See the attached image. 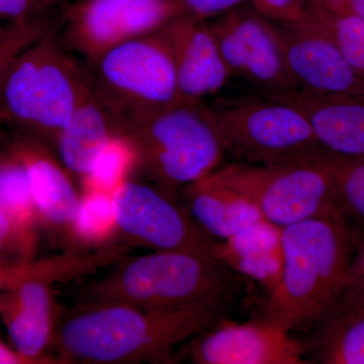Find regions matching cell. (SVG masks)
<instances>
[{
    "mask_svg": "<svg viewBox=\"0 0 364 364\" xmlns=\"http://www.w3.org/2000/svg\"><path fill=\"white\" fill-rule=\"evenodd\" d=\"M219 257L157 250L130 258L88 287L85 305L119 304L141 309L181 308L228 301L233 287Z\"/></svg>",
    "mask_w": 364,
    "mask_h": 364,
    "instance_id": "4",
    "label": "cell"
},
{
    "mask_svg": "<svg viewBox=\"0 0 364 364\" xmlns=\"http://www.w3.org/2000/svg\"><path fill=\"white\" fill-rule=\"evenodd\" d=\"M210 176L247 198L263 219L282 228L342 214L335 193L333 159L329 158L280 165L232 163Z\"/></svg>",
    "mask_w": 364,
    "mask_h": 364,
    "instance_id": "8",
    "label": "cell"
},
{
    "mask_svg": "<svg viewBox=\"0 0 364 364\" xmlns=\"http://www.w3.org/2000/svg\"><path fill=\"white\" fill-rule=\"evenodd\" d=\"M90 65L93 93L119 123L181 104L171 52L160 30L112 48Z\"/></svg>",
    "mask_w": 364,
    "mask_h": 364,
    "instance_id": "7",
    "label": "cell"
},
{
    "mask_svg": "<svg viewBox=\"0 0 364 364\" xmlns=\"http://www.w3.org/2000/svg\"><path fill=\"white\" fill-rule=\"evenodd\" d=\"M183 196L193 220L210 237L222 241L263 219L247 198L210 176L184 186Z\"/></svg>",
    "mask_w": 364,
    "mask_h": 364,
    "instance_id": "19",
    "label": "cell"
},
{
    "mask_svg": "<svg viewBox=\"0 0 364 364\" xmlns=\"http://www.w3.org/2000/svg\"><path fill=\"white\" fill-rule=\"evenodd\" d=\"M282 277L264 317L287 331L316 324L338 298L351 261V239L342 214L312 218L282 229Z\"/></svg>",
    "mask_w": 364,
    "mask_h": 364,
    "instance_id": "2",
    "label": "cell"
},
{
    "mask_svg": "<svg viewBox=\"0 0 364 364\" xmlns=\"http://www.w3.org/2000/svg\"><path fill=\"white\" fill-rule=\"evenodd\" d=\"M309 11L311 23L334 43L352 68L364 79V21L310 2Z\"/></svg>",
    "mask_w": 364,
    "mask_h": 364,
    "instance_id": "22",
    "label": "cell"
},
{
    "mask_svg": "<svg viewBox=\"0 0 364 364\" xmlns=\"http://www.w3.org/2000/svg\"><path fill=\"white\" fill-rule=\"evenodd\" d=\"M179 14L207 21L241 6L245 0H174Z\"/></svg>",
    "mask_w": 364,
    "mask_h": 364,
    "instance_id": "32",
    "label": "cell"
},
{
    "mask_svg": "<svg viewBox=\"0 0 364 364\" xmlns=\"http://www.w3.org/2000/svg\"><path fill=\"white\" fill-rule=\"evenodd\" d=\"M138 165V156L133 143L123 133L112 136L98 153L92 166L82 179L85 191L112 193L124 181L133 167Z\"/></svg>",
    "mask_w": 364,
    "mask_h": 364,
    "instance_id": "23",
    "label": "cell"
},
{
    "mask_svg": "<svg viewBox=\"0 0 364 364\" xmlns=\"http://www.w3.org/2000/svg\"><path fill=\"white\" fill-rule=\"evenodd\" d=\"M52 282L30 279L0 294V316L16 350L35 363H54L44 358L54 338L55 303Z\"/></svg>",
    "mask_w": 364,
    "mask_h": 364,
    "instance_id": "16",
    "label": "cell"
},
{
    "mask_svg": "<svg viewBox=\"0 0 364 364\" xmlns=\"http://www.w3.org/2000/svg\"><path fill=\"white\" fill-rule=\"evenodd\" d=\"M55 23L49 11L6 21L0 26V82L14 59Z\"/></svg>",
    "mask_w": 364,
    "mask_h": 364,
    "instance_id": "26",
    "label": "cell"
},
{
    "mask_svg": "<svg viewBox=\"0 0 364 364\" xmlns=\"http://www.w3.org/2000/svg\"><path fill=\"white\" fill-rule=\"evenodd\" d=\"M73 0H0V21H14L49 13Z\"/></svg>",
    "mask_w": 364,
    "mask_h": 364,
    "instance_id": "33",
    "label": "cell"
},
{
    "mask_svg": "<svg viewBox=\"0 0 364 364\" xmlns=\"http://www.w3.org/2000/svg\"><path fill=\"white\" fill-rule=\"evenodd\" d=\"M0 210L33 226L38 222L28 172L11 149L0 155Z\"/></svg>",
    "mask_w": 364,
    "mask_h": 364,
    "instance_id": "24",
    "label": "cell"
},
{
    "mask_svg": "<svg viewBox=\"0 0 364 364\" xmlns=\"http://www.w3.org/2000/svg\"><path fill=\"white\" fill-rule=\"evenodd\" d=\"M91 91L90 74L66 51L56 23L14 59L0 82V121L55 145Z\"/></svg>",
    "mask_w": 364,
    "mask_h": 364,
    "instance_id": "3",
    "label": "cell"
},
{
    "mask_svg": "<svg viewBox=\"0 0 364 364\" xmlns=\"http://www.w3.org/2000/svg\"><path fill=\"white\" fill-rule=\"evenodd\" d=\"M9 149L28 172L38 221L72 230L80 198L63 164L56 161L46 144L28 135L14 141Z\"/></svg>",
    "mask_w": 364,
    "mask_h": 364,
    "instance_id": "17",
    "label": "cell"
},
{
    "mask_svg": "<svg viewBox=\"0 0 364 364\" xmlns=\"http://www.w3.org/2000/svg\"><path fill=\"white\" fill-rule=\"evenodd\" d=\"M71 273L72 261L65 254L21 264L0 263V294L30 279H42L53 284L65 282Z\"/></svg>",
    "mask_w": 364,
    "mask_h": 364,
    "instance_id": "28",
    "label": "cell"
},
{
    "mask_svg": "<svg viewBox=\"0 0 364 364\" xmlns=\"http://www.w3.org/2000/svg\"><path fill=\"white\" fill-rule=\"evenodd\" d=\"M138 166L160 188L174 191L219 168L224 147L203 102L173 105L119 122Z\"/></svg>",
    "mask_w": 364,
    "mask_h": 364,
    "instance_id": "5",
    "label": "cell"
},
{
    "mask_svg": "<svg viewBox=\"0 0 364 364\" xmlns=\"http://www.w3.org/2000/svg\"><path fill=\"white\" fill-rule=\"evenodd\" d=\"M316 324L310 344L314 363L364 364V306L335 301Z\"/></svg>",
    "mask_w": 364,
    "mask_h": 364,
    "instance_id": "21",
    "label": "cell"
},
{
    "mask_svg": "<svg viewBox=\"0 0 364 364\" xmlns=\"http://www.w3.org/2000/svg\"><path fill=\"white\" fill-rule=\"evenodd\" d=\"M35 226L0 210V263L21 264L33 260Z\"/></svg>",
    "mask_w": 364,
    "mask_h": 364,
    "instance_id": "29",
    "label": "cell"
},
{
    "mask_svg": "<svg viewBox=\"0 0 364 364\" xmlns=\"http://www.w3.org/2000/svg\"><path fill=\"white\" fill-rule=\"evenodd\" d=\"M335 301L364 306V240L356 255L351 258L341 291Z\"/></svg>",
    "mask_w": 364,
    "mask_h": 364,
    "instance_id": "31",
    "label": "cell"
},
{
    "mask_svg": "<svg viewBox=\"0 0 364 364\" xmlns=\"http://www.w3.org/2000/svg\"><path fill=\"white\" fill-rule=\"evenodd\" d=\"M208 25L232 76L248 81L261 93L298 88L287 69L277 25L272 21L241 6Z\"/></svg>",
    "mask_w": 364,
    "mask_h": 364,
    "instance_id": "11",
    "label": "cell"
},
{
    "mask_svg": "<svg viewBox=\"0 0 364 364\" xmlns=\"http://www.w3.org/2000/svg\"><path fill=\"white\" fill-rule=\"evenodd\" d=\"M263 95L298 107L326 156L336 160L364 158V95H317L299 88Z\"/></svg>",
    "mask_w": 364,
    "mask_h": 364,
    "instance_id": "15",
    "label": "cell"
},
{
    "mask_svg": "<svg viewBox=\"0 0 364 364\" xmlns=\"http://www.w3.org/2000/svg\"><path fill=\"white\" fill-rule=\"evenodd\" d=\"M282 229L261 219L218 243V256L229 269L255 280L270 294L282 277Z\"/></svg>",
    "mask_w": 364,
    "mask_h": 364,
    "instance_id": "18",
    "label": "cell"
},
{
    "mask_svg": "<svg viewBox=\"0 0 364 364\" xmlns=\"http://www.w3.org/2000/svg\"><path fill=\"white\" fill-rule=\"evenodd\" d=\"M121 133L119 121L93 93L78 105L55 146L69 173L80 181L90 172L98 153L112 136Z\"/></svg>",
    "mask_w": 364,
    "mask_h": 364,
    "instance_id": "20",
    "label": "cell"
},
{
    "mask_svg": "<svg viewBox=\"0 0 364 364\" xmlns=\"http://www.w3.org/2000/svg\"><path fill=\"white\" fill-rule=\"evenodd\" d=\"M0 364H33L16 350H11L6 345L0 343Z\"/></svg>",
    "mask_w": 364,
    "mask_h": 364,
    "instance_id": "35",
    "label": "cell"
},
{
    "mask_svg": "<svg viewBox=\"0 0 364 364\" xmlns=\"http://www.w3.org/2000/svg\"><path fill=\"white\" fill-rule=\"evenodd\" d=\"M254 11L277 25L305 23L310 18L308 0H249Z\"/></svg>",
    "mask_w": 364,
    "mask_h": 364,
    "instance_id": "30",
    "label": "cell"
},
{
    "mask_svg": "<svg viewBox=\"0 0 364 364\" xmlns=\"http://www.w3.org/2000/svg\"><path fill=\"white\" fill-rule=\"evenodd\" d=\"M310 4H317V6H326V4H330L332 0H308Z\"/></svg>",
    "mask_w": 364,
    "mask_h": 364,
    "instance_id": "36",
    "label": "cell"
},
{
    "mask_svg": "<svg viewBox=\"0 0 364 364\" xmlns=\"http://www.w3.org/2000/svg\"><path fill=\"white\" fill-rule=\"evenodd\" d=\"M117 230L111 193L85 191V195L80 198L72 233L85 243L97 244L112 238Z\"/></svg>",
    "mask_w": 364,
    "mask_h": 364,
    "instance_id": "25",
    "label": "cell"
},
{
    "mask_svg": "<svg viewBox=\"0 0 364 364\" xmlns=\"http://www.w3.org/2000/svg\"><path fill=\"white\" fill-rule=\"evenodd\" d=\"M160 32L171 52L181 102H203L232 77L207 21L178 14Z\"/></svg>",
    "mask_w": 364,
    "mask_h": 364,
    "instance_id": "14",
    "label": "cell"
},
{
    "mask_svg": "<svg viewBox=\"0 0 364 364\" xmlns=\"http://www.w3.org/2000/svg\"><path fill=\"white\" fill-rule=\"evenodd\" d=\"M203 105L225 152L241 162L280 165L329 158L305 114L293 105L259 92Z\"/></svg>",
    "mask_w": 364,
    "mask_h": 364,
    "instance_id": "6",
    "label": "cell"
},
{
    "mask_svg": "<svg viewBox=\"0 0 364 364\" xmlns=\"http://www.w3.org/2000/svg\"><path fill=\"white\" fill-rule=\"evenodd\" d=\"M275 25L287 69L299 90L317 95H364V79L310 18L301 25Z\"/></svg>",
    "mask_w": 364,
    "mask_h": 364,
    "instance_id": "13",
    "label": "cell"
},
{
    "mask_svg": "<svg viewBox=\"0 0 364 364\" xmlns=\"http://www.w3.org/2000/svg\"><path fill=\"white\" fill-rule=\"evenodd\" d=\"M331 11L349 14L364 21V0H332L326 6Z\"/></svg>",
    "mask_w": 364,
    "mask_h": 364,
    "instance_id": "34",
    "label": "cell"
},
{
    "mask_svg": "<svg viewBox=\"0 0 364 364\" xmlns=\"http://www.w3.org/2000/svg\"><path fill=\"white\" fill-rule=\"evenodd\" d=\"M228 301L173 309L83 306L57 334L62 363H169L178 344L221 320Z\"/></svg>",
    "mask_w": 364,
    "mask_h": 364,
    "instance_id": "1",
    "label": "cell"
},
{
    "mask_svg": "<svg viewBox=\"0 0 364 364\" xmlns=\"http://www.w3.org/2000/svg\"><path fill=\"white\" fill-rule=\"evenodd\" d=\"M112 200L119 231L140 243L219 257L213 237L161 191L127 181L112 193Z\"/></svg>",
    "mask_w": 364,
    "mask_h": 364,
    "instance_id": "10",
    "label": "cell"
},
{
    "mask_svg": "<svg viewBox=\"0 0 364 364\" xmlns=\"http://www.w3.org/2000/svg\"><path fill=\"white\" fill-rule=\"evenodd\" d=\"M284 328L263 317L246 323L219 322L191 346L198 364H304L306 344Z\"/></svg>",
    "mask_w": 364,
    "mask_h": 364,
    "instance_id": "12",
    "label": "cell"
},
{
    "mask_svg": "<svg viewBox=\"0 0 364 364\" xmlns=\"http://www.w3.org/2000/svg\"><path fill=\"white\" fill-rule=\"evenodd\" d=\"M333 178L337 203L345 219L364 225V158L333 159Z\"/></svg>",
    "mask_w": 364,
    "mask_h": 364,
    "instance_id": "27",
    "label": "cell"
},
{
    "mask_svg": "<svg viewBox=\"0 0 364 364\" xmlns=\"http://www.w3.org/2000/svg\"><path fill=\"white\" fill-rule=\"evenodd\" d=\"M62 9L64 44L90 64L117 45L158 32L178 14L174 0H73Z\"/></svg>",
    "mask_w": 364,
    "mask_h": 364,
    "instance_id": "9",
    "label": "cell"
}]
</instances>
